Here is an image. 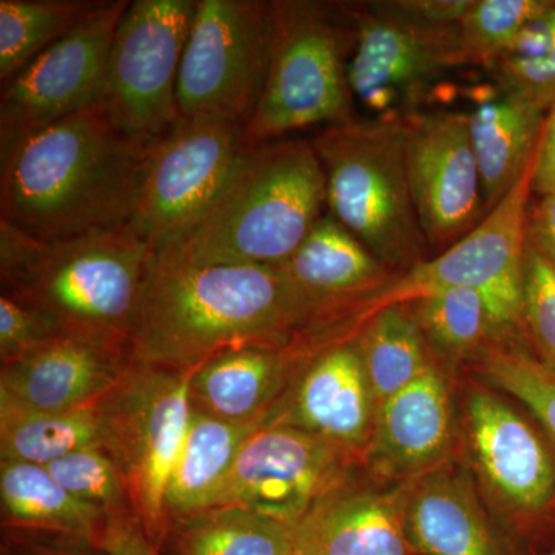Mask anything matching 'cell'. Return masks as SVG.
Returning a JSON list of instances; mask_svg holds the SVG:
<instances>
[{"label":"cell","mask_w":555,"mask_h":555,"mask_svg":"<svg viewBox=\"0 0 555 555\" xmlns=\"http://www.w3.org/2000/svg\"><path fill=\"white\" fill-rule=\"evenodd\" d=\"M377 409L356 337L310 358L266 425L297 427L361 460Z\"/></svg>","instance_id":"obj_17"},{"label":"cell","mask_w":555,"mask_h":555,"mask_svg":"<svg viewBox=\"0 0 555 555\" xmlns=\"http://www.w3.org/2000/svg\"><path fill=\"white\" fill-rule=\"evenodd\" d=\"M477 357L486 377L524 403L555 444V372L505 339H491Z\"/></svg>","instance_id":"obj_33"},{"label":"cell","mask_w":555,"mask_h":555,"mask_svg":"<svg viewBox=\"0 0 555 555\" xmlns=\"http://www.w3.org/2000/svg\"><path fill=\"white\" fill-rule=\"evenodd\" d=\"M278 268L294 295L302 338L320 347L356 338L369 302L397 276L331 214Z\"/></svg>","instance_id":"obj_14"},{"label":"cell","mask_w":555,"mask_h":555,"mask_svg":"<svg viewBox=\"0 0 555 555\" xmlns=\"http://www.w3.org/2000/svg\"><path fill=\"white\" fill-rule=\"evenodd\" d=\"M524 326L534 346V356L555 372V268L529 243L525 258Z\"/></svg>","instance_id":"obj_36"},{"label":"cell","mask_w":555,"mask_h":555,"mask_svg":"<svg viewBox=\"0 0 555 555\" xmlns=\"http://www.w3.org/2000/svg\"><path fill=\"white\" fill-rule=\"evenodd\" d=\"M0 509L7 539L96 546L105 518L69 494L46 466L0 460Z\"/></svg>","instance_id":"obj_25"},{"label":"cell","mask_w":555,"mask_h":555,"mask_svg":"<svg viewBox=\"0 0 555 555\" xmlns=\"http://www.w3.org/2000/svg\"><path fill=\"white\" fill-rule=\"evenodd\" d=\"M535 155L520 181L476 228L443 254L397 275L379 291L367 305V320L379 309L408 305L434 292L470 288L488 306L495 339L525 328L526 221Z\"/></svg>","instance_id":"obj_8"},{"label":"cell","mask_w":555,"mask_h":555,"mask_svg":"<svg viewBox=\"0 0 555 555\" xmlns=\"http://www.w3.org/2000/svg\"><path fill=\"white\" fill-rule=\"evenodd\" d=\"M526 240L555 268V196L529 204Z\"/></svg>","instance_id":"obj_40"},{"label":"cell","mask_w":555,"mask_h":555,"mask_svg":"<svg viewBox=\"0 0 555 555\" xmlns=\"http://www.w3.org/2000/svg\"><path fill=\"white\" fill-rule=\"evenodd\" d=\"M87 448H102L98 404L50 412L0 409V460L47 467Z\"/></svg>","instance_id":"obj_29"},{"label":"cell","mask_w":555,"mask_h":555,"mask_svg":"<svg viewBox=\"0 0 555 555\" xmlns=\"http://www.w3.org/2000/svg\"><path fill=\"white\" fill-rule=\"evenodd\" d=\"M324 206L326 175L312 142L251 144L199 221L152 254L185 264L280 266L324 217Z\"/></svg>","instance_id":"obj_3"},{"label":"cell","mask_w":555,"mask_h":555,"mask_svg":"<svg viewBox=\"0 0 555 555\" xmlns=\"http://www.w3.org/2000/svg\"><path fill=\"white\" fill-rule=\"evenodd\" d=\"M317 353L302 345L222 350L193 371L192 409L238 425L264 426L298 372Z\"/></svg>","instance_id":"obj_21"},{"label":"cell","mask_w":555,"mask_h":555,"mask_svg":"<svg viewBox=\"0 0 555 555\" xmlns=\"http://www.w3.org/2000/svg\"><path fill=\"white\" fill-rule=\"evenodd\" d=\"M152 145L116 129L98 102L79 109L0 163V219L40 241L129 225Z\"/></svg>","instance_id":"obj_2"},{"label":"cell","mask_w":555,"mask_h":555,"mask_svg":"<svg viewBox=\"0 0 555 555\" xmlns=\"http://www.w3.org/2000/svg\"><path fill=\"white\" fill-rule=\"evenodd\" d=\"M357 343L377 406L412 385L433 364L429 346L408 305L379 309L358 332Z\"/></svg>","instance_id":"obj_28"},{"label":"cell","mask_w":555,"mask_h":555,"mask_svg":"<svg viewBox=\"0 0 555 555\" xmlns=\"http://www.w3.org/2000/svg\"><path fill=\"white\" fill-rule=\"evenodd\" d=\"M476 93L467 122L488 214L520 181L534 158L547 109L495 86Z\"/></svg>","instance_id":"obj_24"},{"label":"cell","mask_w":555,"mask_h":555,"mask_svg":"<svg viewBox=\"0 0 555 555\" xmlns=\"http://www.w3.org/2000/svg\"><path fill=\"white\" fill-rule=\"evenodd\" d=\"M105 3L102 0H0L2 86Z\"/></svg>","instance_id":"obj_30"},{"label":"cell","mask_w":555,"mask_h":555,"mask_svg":"<svg viewBox=\"0 0 555 555\" xmlns=\"http://www.w3.org/2000/svg\"><path fill=\"white\" fill-rule=\"evenodd\" d=\"M326 175L327 207L397 275L426 261L429 246L412 201L406 120L356 119L312 141Z\"/></svg>","instance_id":"obj_5"},{"label":"cell","mask_w":555,"mask_h":555,"mask_svg":"<svg viewBox=\"0 0 555 555\" xmlns=\"http://www.w3.org/2000/svg\"><path fill=\"white\" fill-rule=\"evenodd\" d=\"M129 364V353L62 335L22 360L0 364V409L50 412L96 406Z\"/></svg>","instance_id":"obj_19"},{"label":"cell","mask_w":555,"mask_h":555,"mask_svg":"<svg viewBox=\"0 0 555 555\" xmlns=\"http://www.w3.org/2000/svg\"><path fill=\"white\" fill-rule=\"evenodd\" d=\"M406 164L416 217L429 246L451 247L485 218L467 113L425 109L406 119Z\"/></svg>","instance_id":"obj_16"},{"label":"cell","mask_w":555,"mask_h":555,"mask_svg":"<svg viewBox=\"0 0 555 555\" xmlns=\"http://www.w3.org/2000/svg\"><path fill=\"white\" fill-rule=\"evenodd\" d=\"M192 375L130 361L98 403L102 448L118 465L134 516L159 550L169 531L167 486L192 415Z\"/></svg>","instance_id":"obj_7"},{"label":"cell","mask_w":555,"mask_h":555,"mask_svg":"<svg viewBox=\"0 0 555 555\" xmlns=\"http://www.w3.org/2000/svg\"><path fill=\"white\" fill-rule=\"evenodd\" d=\"M467 433L478 473L511 513L526 521L555 500V455L531 423L489 390H470Z\"/></svg>","instance_id":"obj_18"},{"label":"cell","mask_w":555,"mask_h":555,"mask_svg":"<svg viewBox=\"0 0 555 555\" xmlns=\"http://www.w3.org/2000/svg\"><path fill=\"white\" fill-rule=\"evenodd\" d=\"M473 0H392L404 16L433 27H455Z\"/></svg>","instance_id":"obj_39"},{"label":"cell","mask_w":555,"mask_h":555,"mask_svg":"<svg viewBox=\"0 0 555 555\" xmlns=\"http://www.w3.org/2000/svg\"><path fill=\"white\" fill-rule=\"evenodd\" d=\"M196 0H134L120 17L98 104L126 137L152 145L181 122L178 78Z\"/></svg>","instance_id":"obj_10"},{"label":"cell","mask_w":555,"mask_h":555,"mask_svg":"<svg viewBox=\"0 0 555 555\" xmlns=\"http://www.w3.org/2000/svg\"><path fill=\"white\" fill-rule=\"evenodd\" d=\"M96 546L108 555H167L149 539L134 514L105 520Z\"/></svg>","instance_id":"obj_38"},{"label":"cell","mask_w":555,"mask_h":555,"mask_svg":"<svg viewBox=\"0 0 555 555\" xmlns=\"http://www.w3.org/2000/svg\"><path fill=\"white\" fill-rule=\"evenodd\" d=\"M415 480L378 489L347 478L294 526L299 555H416L406 534Z\"/></svg>","instance_id":"obj_20"},{"label":"cell","mask_w":555,"mask_h":555,"mask_svg":"<svg viewBox=\"0 0 555 555\" xmlns=\"http://www.w3.org/2000/svg\"><path fill=\"white\" fill-rule=\"evenodd\" d=\"M65 335L46 310L16 295H0V364L14 363Z\"/></svg>","instance_id":"obj_37"},{"label":"cell","mask_w":555,"mask_h":555,"mask_svg":"<svg viewBox=\"0 0 555 555\" xmlns=\"http://www.w3.org/2000/svg\"><path fill=\"white\" fill-rule=\"evenodd\" d=\"M250 145L241 124L182 118L149 150L130 228L152 251L177 240L218 198Z\"/></svg>","instance_id":"obj_11"},{"label":"cell","mask_w":555,"mask_h":555,"mask_svg":"<svg viewBox=\"0 0 555 555\" xmlns=\"http://www.w3.org/2000/svg\"><path fill=\"white\" fill-rule=\"evenodd\" d=\"M551 0H473L456 24L466 65L491 68Z\"/></svg>","instance_id":"obj_34"},{"label":"cell","mask_w":555,"mask_h":555,"mask_svg":"<svg viewBox=\"0 0 555 555\" xmlns=\"http://www.w3.org/2000/svg\"><path fill=\"white\" fill-rule=\"evenodd\" d=\"M357 39L347 78L353 101L375 119L406 120L449 73L465 67L455 27H433L383 2L353 3Z\"/></svg>","instance_id":"obj_12"},{"label":"cell","mask_w":555,"mask_h":555,"mask_svg":"<svg viewBox=\"0 0 555 555\" xmlns=\"http://www.w3.org/2000/svg\"><path fill=\"white\" fill-rule=\"evenodd\" d=\"M494 86L550 109L555 104V2L521 30L489 68Z\"/></svg>","instance_id":"obj_32"},{"label":"cell","mask_w":555,"mask_h":555,"mask_svg":"<svg viewBox=\"0 0 555 555\" xmlns=\"http://www.w3.org/2000/svg\"><path fill=\"white\" fill-rule=\"evenodd\" d=\"M427 346L449 358L477 356L494 327L483 297L470 288H448L408 302Z\"/></svg>","instance_id":"obj_31"},{"label":"cell","mask_w":555,"mask_h":555,"mask_svg":"<svg viewBox=\"0 0 555 555\" xmlns=\"http://www.w3.org/2000/svg\"><path fill=\"white\" fill-rule=\"evenodd\" d=\"M535 555H555V550H553V551H547V553L535 554Z\"/></svg>","instance_id":"obj_44"},{"label":"cell","mask_w":555,"mask_h":555,"mask_svg":"<svg viewBox=\"0 0 555 555\" xmlns=\"http://www.w3.org/2000/svg\"><path fill=\"white\" fill-rule=\"evenodd\" d=\"M47 469L69 494L96 509L105 520L134 514L126 480L104 448L72 452Z\"/></svg>","instance_id":"obj_35"},{"label":"cell","mask_w":555,"mask_h":555,"mask_svg":"<svg viewBox=\"0 0 555 555\" xmlns=\"http://www.w3.org/2000/svg\"><path fill=\"white\" fill-rule=\"evenodd\" d=\"M129 0L107 2L17 73L0 96V163L25 139L96 104Z\"/></svg>","instance_id":"obj_13"},{"label":"cell","mask_w":555,"mask_h":555,"mask_svg":"<svg viewBox=\"0 0 555 555\" xmlns=\"http://www.w3.org/2000/svg\"><path fill=\"white\" fill-rule=\"evenodd\" d=\"M406 534L416 555H507L460 470L416 478L406 507Z\"/></svg>","instance_id":"obj_23"},{"label":"cell","mask_w":555,"mask_h":555,"mask_svg":"<svg viewBox=\"0 0 555 555\" xmlns=\"http://www.w3.org/2000/svg\"><path fill=\"white\" fill-rule=\"evenodd\" d=\"M272 17L269 75L246 126L248 142L352 120L347 68L357 39L353 3L272 0Z\"/></svg>","instance_id":"obj_6"},{"label":"cell","mask_w":555,"mask_h":555,"mask_svg":"<svg viewBox=\"0 0 555 555\" xmlns=\"http://www.w3.org/2000/svg\"><path fill=\"white\" fill-rule=\"evenodd\" d=\"M22 555H108L98 546L86 543L60 542L43 539H7Z\"/></svg>","instance_id":"obj_42"},{"label":"cell","mask_w":555,"mask_h":555,"mask_svg":"<svg viewBox=\"0 0 555 555\" xmlns=\"http://www.w3.org/2000/svg\"><path fill=\"white\" fill-rule=\"evenodd\" d=\"M150 248L130 225L40 241L0 219L2 292L73 335L129 353Z\"/></svg>","instance_id":"obj_4"},{"label":"cell","mask_w":555,"mask_h":555,"mask_svg":"<svg viewBox=\"0 0 555 555\" xmlns=\"http://www.w3.org/2000/svg\"><path fill=\"white\" fill-rule=\"evenodd\" d=\"M532 192L539 196H555V104L547 109L537 147Z\"/></svg>","instance_id":"obj_41"},{"label":"cell","mask_w":555,"mask_h":555,"mask_svg":"<svg viewBox=\"0 0 555 555\" xmlns=\"http://www.w3.org/2000/svg\"><path fill=\"white\" fill-rule=\"evenodd\" d=\"M305 345L278 266L185 264L150 251L130 338V361L195 371L222 350Z\"/></svg>","instance_id":"obj_1"},{"label":"cell","mask_w":555,"mask_h":555,"mask_svg":"<svg viewBox=\"0 0 555 555\" xmlns=\"http://www.w3.org/2000/svg\"><path fill=\"white\" fill-rule=\"evenodd\" d=\"M0 555H22L16 546L11 545L9 542H3L2 553Z\"/></svg>","instance_id":"obj_43"},{"label":"cell","mask_w":555,"mask_h":555,"mask_svg":"<svg viewBox=\"0 0 555 555\" xmlns=\"http://www.w3.org/2000/svg\"><path fill=\"white\" fill-rule=\"evenodd\" d=\"M272 33V2L196 0L179 68L182 118L246 127L268 80Z\"/></svg>","instance_id":"obj_9"},{"label":"cell","mask_w":555,"mask_h":555,"mask_svg":"<svg viewBox=\"0 0 555 555\" xmlns=\"http://www.w3.org/2000/svg\"><path fill=\"white\" fill-rule=\"evenodd\" d=\"M452 443V406L434 364L379 404L364 460L375 473L415 480L440 467Z\"/></svg>","instance_id":"obj_22"},{"label":"cell","mask_w":555,"mask_h":555,"mask_svg":"<svg viewBox=\"0 0 555 555\" xmlns=\"http://www.w3.org/2000/svg\"><path fill=\"white\" fill-rule=\"evenodd\" d=\"M257 425H238L193 411L188 433L167 486L171 518L214 507L247 438Z\"/></svg>","instance_id":"obj_26"},{"label":"cell","mask_w":555,"mask_h":555,"mask_svg":"<svg viewBox=\"0 0 555 555\" xmlns=\"http://www.w3.org/2000/svg\"><path fill=\"white\" fill-rule=\"evenodd\" d=\"M358 462L297 427L259 426L241 449L215 506L244 507L294 528L321 496L353 476Z\"/></svg>","instance_id":"obj_15"},{"label":"cell","mask_w":555,"mask_h":555,"mask_svg":"<svg viewBox=\"0 0 555 555\" xmlns=\"http://www.w3.org/2000/svg\"><path fill=\"white\" fill-rule=\"evenodd\" d=\"M167 555H299L294 528L240 506L171 518Z\"/></svg>","instance_id":"obj_27"}]
</instances>
